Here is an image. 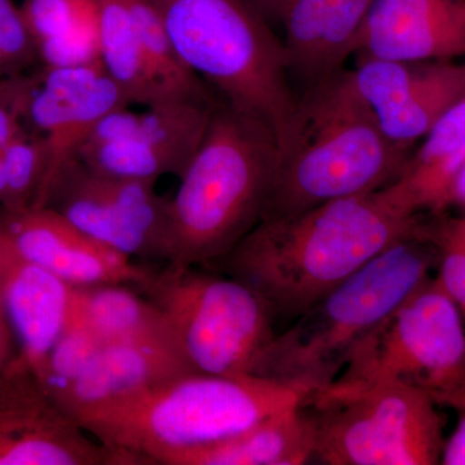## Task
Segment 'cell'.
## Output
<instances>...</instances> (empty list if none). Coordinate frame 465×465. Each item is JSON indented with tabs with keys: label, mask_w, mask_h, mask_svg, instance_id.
<instances>
[{
	"label": "cell",
	"mask_w": 465,
	"mask_h": 465,
	"mask_svg": "<svg viewBox=\"0 0 465 465\" xmlns=\"http://www.w3.org/2000/svg\"><path fill=\"white\" fill-rule=\"evenodd\" d=\"M430 225L400 176L378 191L262 220L213 266L259 293L275 318H296L394 244L430 234Z\"/></svg>",
	"instance_id": "6da1fadb"
},
{
	"label": "cell",
	"mask_w": 465,
	"mask_h": 465,
	"mask_svg": "<svg viewBox=\"0 0 465 465\" xmlns=\"http://www.w3.org/2000/svg\"><path fill=\"white\" fill-rule=\"evenodd\" d=\"M409 152L382 133L353 72L304 85L277 143L260 222L384 188L403 173Z\"/></svg>",
	"instance_id": "7a4b0ae2"
},
{
	"label": "cell",
	"mask_w": 465,
	"mask_h": 465,
	"mask_svg": "<svg viewBox=\"0 0 465 465\" xmlns=\"http://www.w3.org/2000/svg\"><path fill=\"white\" fill-rule=\"evenodd\" d=\"M277 139L262 122L217 101L203 140L168 198V265L213 266L262 220Z\"/></svg>",
	"instance_id": "3957f363"
},
{
	"label": "cell",
	"mask_w": 465,
	"mask_h": 465,
	"mask_svg": "<svg viewBox=\"0 0 465 465\" xmlns=\"http://www.w3.org/2000/svg\"><path fill=\"white\" fill-rule=\"evenodd\" d=\"M308 393L255 375L183 374L76 420L128 465H166L304 403Z\"/></svg>",
	"instance_id": "277c9868"
},
{
	"label": "cell",
	"mask_w": 465,
	"mask_h": 465,
	"mask_svg": "<svg viewBox=\"0 0 465 465\" xmlns=\"http://www.w3.org/2000/svg\"><path fill=\"white\" fill-rule=\"evenodd\" d=\"M437 259L430 234L394 244L275 333L252 375L308 396L330 387L358 347L432 277Z\"/></svg>",
	"instance_id": "5b68a950"
},
{
	"label": "cell",
	"mask_w": 465,
	"mask_h": 465,
	"mask_svg": "<svg viewBox=\"0 0 465 465\" xmlns=\"http://www.w3.org/2000/svg\"><path fill=\"white\" fill-rule=\"evenodd\" d=\"M183 66L242 114L265 124L277 143L296 94L283 42L246 0H150Z\"/></svg>",
	"instance_id": "8992f818"
},
{
	"label": "cell",
	"mask_w": 465,
	"mask_h": 465,
	"mask_svg": "<svg viewBox=\"0 0 465 465\" xmlns=\"http://www.w3.org/2000/svg\"><path fill=\"white\" fill-rule=\"evenodd\" d=\"M302 406L314 459L330 465L440 464L446 418L424 391L397 381L331 384Z\"/></svg>",
	"instance_id": "52a82bcc"
},
{
	"label": "cell",
	"mask_w": 465,
	"mask_h": 465,
	"mask_svg": "<svg viewBox=\"0 0 465 465\" xmlns=\"http://www.w3.org/2000/svg\"><path fill=\"white\" fill-rule=\"evenodd\" d=\"M142 290L166 317L192 374L252 375L274 339L268 302L231 275L167 264Z\"/></svg>",
	"instance_id": "ba28073f"
},
{
	"label": "cell",
	"mask_w": 465,
	"mask_h": 465,
	"mask_svg": "<svg viewBox=\"0 0 465 465\" xmlns=\"http://www.w3.org/2000/svg\"><path fill=\"white\" fill-rule=\"evenodd\" d=\"M465 318L430 277L358 347L332 384L397 381L465 407Z\"/></svg>",
	"instance_id": "9c48e42d"
},
{
	"label": "cell",
	"mask_w": 465,
	"mask_h": 465,
	"mask_svg": "<svg viewBox=\"0 0 465 465\" xmlns=\"http://www.w3.org/2000/svg\"><path fill=\"white\" fill-rule=\"evenodd\" d=\"M42 207L134 262H166L168 198L154 180L97 173L78 157L58 171Z\"/></svg>",
	"instance_id": "30bf717a"
},
{
	"label": "cell",
	"mask_w": 465,
	"mask_h": 465,
	"mask_svg": "<svg viewBox=\"0 0 465 465\" xmlns=\"http://www.w3.org/2000/svg\"><path fill=\"white\" fill-rule=\"evenodd\" d=\"M217 100H171L104 116L79 158L97 173L127 179L180 177L203 140Z\"/></svg>",
	"instance_id": "8fae6325"
},
{
	"label": "cell",
	"mask_w": 465,
	"mask_h": 465,
	"mask_svg": "<svg viewBox=\"0 0 465 465\" xmlns=\"http://www.w3.org/2000/svg\"><path fill=\"white\" fill-rule=\"evenodd\" d=\"M0 465H127L15 358L0 374Z\"/></svg>",
	"instance_id": "7c38bea8"
},
{
	"label": "cell",
	"mask_w": 465,
	"mask_h": 465,
	"mask_svg": "<svg viewBox=\"0 0 465 465\" xmlns=\"http://www.w3.org/2000/svg\"><path fill=\"white\" fill-rule=\"evenodd\" d=\"M354 82L382 133L409 148L465 96V65L360 57Z\"/></svg>",
	"instance_id": "4fadbf2b"
},
{
	"label": "cell",
	"mask_w": 465,
	"mask_h": 465,
	"mask_svg": "<svg viewBox=\"0 0 465 465\" xmlns=\"http://www.w3.org/2000/svg\"><path fill=\"white\" fill-rule=\"evenodd\" d=\"M131 103L103 65L45 67L29 118L47 143L48 166L33 208H41L58 171L79 152L104 116Z\"/></svg>",
	"instance_id": "5bb4252c"
},
{
	"label": "cell",
	"mask_w": 465,
	"mask_h": 465,
	"mask_svg": "<svg viewBox=\"0 0 465 465\" xmlns=\"http://www.w3.org/2000/svg\"><path fill=\"white\" fill-rule=\"evenodd\" d=\"M0 232L27 260L72 287L124 283L143 289L153 271L104 246L54 210L5 213Z\"/></svg>",
	"instance_id": "9a60e30c"
},
{
	"label": "cell",
	"mask_w": 465,
	"mask_h": 465,
	"mask_svg": "<svg viewBox=\"0 0 465 465\" xmlns=\"http://www.w3.org/2000/svg\"><path fill=\"white\" fill-rule=\"evenodd\" d=\"M356 54L394 61L465 56V0H374Z\"/></svg>",
	"instance_id": "2e32d148"
},
{
	"label": "cell",
	"mask_w": 465,
	"mask_h": 465,
	"mask_svg": "<svg viewBox=\"0 0 465 465\" xmlns=\"http://www.w3.org/2000/svg\"><path fill=\"white\" fill-rule=\"evenodd\" d=\"M0 302L18 357L38 374L72 320L74 287L24 258L0 232Z\"/></svg>",
	"instance_id": "e0dca14e"
},
{
	"label": "cell",
	"mask_w": 465,
	"mask_h": 465,
	"mask_svg": "<svg viewBox=\"0 0 465 465\" xmlns=\"http://www.w3.org/2000/svg\"><path fill=\"white\" fill-rule=\"evenodd\" d=\"M374 0H280L290 74L304 85L341 72L356 54L358 35Z\"/></svg>",
	"instance_id": "ac0fdd59"
},
{
	"label": "cell",
	"mask_w": 465,
	"mask_h": 465,
	"mask_svg": "<svg viewBox=\"0 0 465 465\" xmlns=\"http://www.w3.org/2000/svg\"><path fill=\"white\" fill-rule=\"evenodd\" d=\"M183 374L192 372L170 345L103 342L82 374L56 401L78 419Z\"/></svg>",
	"instance_id": "d6986e66"
},
{
	"label": "cell",
	"mask_w": 465,
	"mask_h": 465,
	"mask_svg": "<svg viewBox=\"0 0 465 465\" xmlns=\"http://www.w3.org/2000/svg\"><path fill=\"white\" fill-rule=\"evenodd\" d=\"M314 459V427L304 406L290 407L219 442L180 452L166 465H300Z\"/></svg>",
	"instance_id": "ffe728a7"
},
{
	"label": "cell",
	"mask_w": 465,
	"mask_h": 465,
	"mask_svg": "<svg viewBox=\"0 0 465 465\" xmlns=\"http://www.w3.org/2000/svg\"><path fill=\"white\" fill-rule=\"evenodd\" d=\"M73 317L101 342H162L176 349L161 309L130 284L74 287Z\"/></svg>",
	"instance_id": "44dd1931"
},
{
	"label": "cell",
	"mask_w": 465,
	"mask_h": 465,
	"mask_svg": "<svg viewBox=\"0 0 465 465\" xmlns=\"http://www.w3.org/2000/svg\"><path fill=\"white\" fill-rule=\"evenodd\" d=\"M100 61L133 104L157 105L173 96L150 65L127 0H100Z\"/></svg>",
	"instance_id": "7402d4cb"
},
{
	"label": "cell",
	"mask_w": 465,
	"mask_h": 465,
	"mask_svg": "<svg viewBox=\"0 0 465 465\" xmlns=\"http://www.w3.org/2000/svg\"><path fill=\"white\" fill-rule=\"evenodd\" d=\"M465 163V96L434 124L401 174L421 210L440 215L454 204L455 183Z\"/></svg>",
	"instance_id": "603a6c76"
},
{
	"label": "cell",
	"mask_w": 465,
	"mask_h": 465,
	"mask_svg": "<svg viewBox=\"0 0 465 465\" xmlns=\"http://www.w3.org/2000/svg\"><path fill=\"white\" fill-rule=\"evenodd\" d=\"M2 158L8 185L5 213L30 210L47 173L48 149L45 137L23 130L3 152Z\"/></svg>",
	"instance_id": "cb8c5ba5"
},
{
	"label": "cell",
	"mask_w": 465,
	"mask_h": 465,
	"mask_svg": "<svg viewBox=\"0 0 465 465\" xmlns=\"http://www.w3.org/2000/svg\"><path fill=\"white\" fill-rule=\"evenodd\" d=\"M101 344L87 326L72 317L36 374L52 399L57 400L82 374Z\"/></svg>",
	"instance_id": "d4e9b609"
},
{
	"label": "cell",
	"mask_w": 465,
	"mask_h": 465,
	"mask_svg": "<svg viewBox=\"0 0 465 465\" xmlns=\"http://www.w3.org/2000/svg\"><path fill=\"white\" fill-rule=\"evenodd\" d=\"M20 8L35 45L99 24L100 0H25Z\"/></svg>",
	"instance_id": "484cf974"
},
{
	"label": "cell",
	"mask_w": 465,
	"mask_h": 465,
	"mask_svg": "<svg viewBox=\"0 0 465 465\" xmlns=\"http://www.w3.org/2000/svg\"><path fill=\"white\" fill-rule=\"evenodd\" d=\"M430 238L439 252L434 278L465 318V207L454 219L433 220Z\"/></svg>",
	"instance_id": "4316f807"
},
{
	"label": "cell",
	"mask_w": 465,
	"mask_h": 465,
	"mask_svg": "<svg viewBox=\"0 0 465 465\" xmlns=\"http://www.w3.org/2000/svg\"><path fill=\"white\" fill-rule=\"evenodd\" d=\"M39 76L17 74L0 79V154L23 128L29 116Z\"/></svg>",
	"instance_id": "83f0119b"
},
{
	"label": "cell",
	"mask_w": 465,
	"mask_h": 465,
	"mask_svg": "<svg viewBox=\"0 0 465 465\" xmlns=\"http://www.w3.org/2000/svg\"><path fill=\"white\" fill-rule=\"evenodd\" d=\"M0 48L16 74H23L39 58L23 12L14 0H0Z\"/></svg>",
	"instance_id": "f1b7e54d"
},
{
	"label": "cell",
	"mask_w": 465,
	"mask_h": 465,
	"mask_svg": "<svg viewBox=\"0 0 465 465\" xmlns=\"http://www.w3.org/2000/svg\"><path fill=\"white\" fill-rule=\"evenodd\" d=\"M440 464L465 465V407L458 410V423L445 440Z\"/></svg>",
	"instance_id": "f546056e"
},
{
	"label": "cell",
	"mask_w": 465,
	"mask_h": 465,
	"mask_svg": "<svg viewBox=\"0 0 465 465\" xmlns=\"http://www.w3.org/2000/svg\"><path fill=\"white\" fill-rule=\"evenodd\" d=\"M17 354L16 341L9 326L8 318L5 316V308L0 302V374L17 357Z\"/></svg>",
	"instance_id": "4dcf8cb0"
},
{
	"label": "cell",
	"mask_w": 465,
	"mask_h": 465,
	"mask_svg": "<svg viewBox=\"0 0 465 465\" xmlns=\"http://www.w3.org/2000/svg\"><path fill=\"white\" fill-rule=\"evenodd\" d=\"M246 2L252 5L266 20L269 17H277L278 3H280V0H246Z\"/></svg>",
	"instance_id": "1f68e13d"
},
{
	"label": "cell",
	"mask_w": 465,
	"mask_h": 465,
	"mask_svg": "<svg viewBox=\"0 0 465 465\" xmlns=\"http://www.w3.org/2000/svg\"><path fill=\"white\" fill-rule=\"evenodd\" d=\"M454 204H461L465 207V163L455 183Z\"/></svg>",
	"instance_id": "d6a6232c"
}]
</instances>
